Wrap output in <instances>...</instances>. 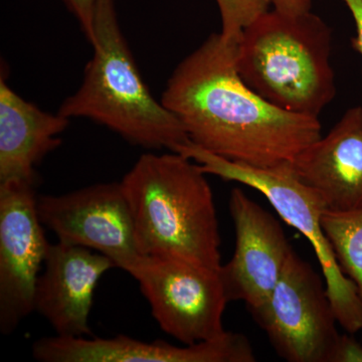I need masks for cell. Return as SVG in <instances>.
Instances as JSON below:
<instances>
[{
  "mask_svg": "<svg viewBox=\"0 0 362 362\" xmlns=\"http://www.w3.org/2000/svg\"><path fill=\"white\" fill-rule=\"evenodd\" d=\"M40 221L59 242L100 252L132 274L143 256L120 182L97 183L65 194L39 195Z\"/></svg>",
  "mask_w": 362,
  "mask_h": 362,
  "instance_id": "ba28073f",
  "label": "cell"
},
{
  "mask_svg": "<svg viewBox=\"0 0 362 362\" xmlns=\"http://www.w3.org/2000/svg\"><path fill=\"white\" fill-rule=\"evenodd\" d=\"M70 119L49 113L26 101L0 80V183L25 181L35 185V166L61 145Z\"/></svg>",
  "mask_w": 362,
  "mask_h": 362,
  "instance_id": "5bb4252c",
  "label": "cell"
},
{
  "mask_svg": "<svg viewBox=\"0 0 362 362\" xmlns=\"http://www.w3.org/2000/svg\"><path fill=\"white\" fill-rule=\"evenodd\" d=\"M237 49L238 42L211 33L178 64L160 101L206 151L254 168L292 163L322 136L320 121L251 89L238 71Z\"/></svg>",
  "mask_w": 362,
  "mask_h": 362,
  "instance_id": "6da1fadb",
  "label": "cell"
},
{
  "mask_svg": "<svg viewBox=\"0 0 362 362\" xmlns=\"http://www.w3.org/2000/svg\"><path fill=\"white\" fill-rule=\"evenodd\" d=\"M279 356L289 362H330L339 333L326 286L293 251L270 296L252 311Z\"/></svg>",
  "mask_w": 362,
  "mask_h": 362,
  "instance_id": "52a82bcc",
  "label": "cell"
},
{
  "mask_svg": "<svg viewBox=\"0 0 362 362\" xmlns=\"http://www.w3.org/2000/svg\"><path fill=\"white\" fill-rule=\"evenodd\" d=\"M162 330L183 344L223 337L228 303L220 270L183 259L143 256L131 274Z\"/></svg>",
  "mask_w": 362,
  "mask_h": 362,
  "instance_id": "8992f818",
  "label": "cell"
},
{
  "mask_svg": "<svg viewBox=\"0 0 362 362\" xmlns=\"http://www.w3.org/2000/svg\"><path fill=\"white\" fill-rule=\"evenodd\" d=\"M220 11L221 35L226 40L239 42L250 23L269 11L270 0H216Z\"/></svg>",
  "mask_w": 362,
  "mask_h": 362,
  "instance_id": "2e32d148",
  "label": "cell"
},
{
  "mask_svg": "<svg viewBox=\"0 0 362 362\" xmlns=\"http://www.w3.org/2000/svg\"><path fill=\"white\" fill-rule=\"evenodd\" d=\"M332 32L316 14L269 9L245 28L237 68L245 83L283 110L318 117L337 95Z\"/></svg>",
  "mask_w": 362,
  "mask_h": 362,
  "instance_id": "277c9868",
  "label": "cell"
},
{
  "mask_svg": "<svg viewBox=\"0 0 362 362\" xmlns=\"http://www.w3.org/2000/svg\"><path fill=\"white\" fill-rule=\"evenodd\" d=\"M33 356L40 362H254L251 343L240 333L226 331L216 339L185 344L146 342L117 335L112 338L64 337L37 340Z\"/></svg>",
  "mask_w": 362,
  "mask_h": 362,
  "instance_id": "8fae6325",
  "label": "cell"
},
{
  "mask_svg": "<svg viewBox=\"0 0 362 362\" xmlns=\"http://www.w3.org/2000/svg\"><path fill=\"white\" fill-rule=\"evenodd\" d=\"M206 173L168 151L142 154L121 180L142 256L171 257L220 270L221 235Z\"/></svg>",
  "mask_w": 362,
  "mask_h": 362,
  "instance_id": "7a4b0ae2",
  "label": "cell"
},
{
  "mask_svg": "<svg viewBox=\"0 0 362 362\" xmlns=\"http://www.w3.org/2000/svg\"><path fill=\"white\" fill-rule=\"evenodd\" d=\"M356 23V35L352 39V47L362 58V0H343Z\"/></svg>",
  "mask_w": 362,
  "mask_h": 362,
  "instance_id": "ffe728a7",
  "label": "cell"
},
{
  "mask_svg": "<svg viewBox=\"0 0 362 362\" xmlns=\"http://www.w3.org/2000/svg\"><path fill=\"white\" fill-rule=\"evenodd\" d=\"M116 268L108 257L84 247L49 244L35 292V311L56 335L89 337V316L98 282Z\"/></svg>",
  "mask_w": 362,
  "mask_h": 362,
  "instance_id": "7c38bea8",
  "label": "cell"
},
{
  "mask_svg": "<svg viewBox=\"0 0 362 362\" xmlns=\"http://www.w3.org/2000/svg\"><path fill=\"white\" fill-rule=\"evenodd\" d=\"M66 9L80 23L90 45L94 42V18L97 0H62Z\"/></svg>",
  "mask_w": 362,
  "mask_h": 362,
  "instance_id": "e0dca14e",
  "label": "cell"
},
{
  "mask_svg": "<svg viewBox=\"0 0 362 362\" xmlns=\"http://www.w3.org/2000/svg\"><path fill=\"white\" fill-rule=\"evenodd\" d=\"M291 164L300 180L320 195L327 211H361L362 106L349 108L327 135Z\"/></svg>",
  "mask_w": 362,
  "mask_h": 362,
  "instance_id": "4fadbf2b",
  "label": "cell"
},
{
  "mask_svg": "<svg viewBox=\"0 0 362 362\" xmlns=\"http://www.w3.org/2000/svg\"><path fill=\"white\" fill-rule=\"evenodd\" d=\"M330 362H362V345L349 334H340L331 354Z\"/></svg>",
  "mask_w": 362,
  "mask_h": 362,
  "instance_id": "ac0fdd59",
  "label": "cell"
},
{
  "mask_svg": "<svg viewBox=\"0 0 362 362\" xmlns=\"http://www.w3.org/2000/svg\"><path fill=\"white\" fill-rule=\"evenodd\" d=\"M177 152L197 162L206 175L235 181L261 192L279 216L310 243L337 322L351 334L362 330V299L358 290L356 283L343 273L324 233L322 216L327 209L320 195L300 180L291 163L254 168L216 156L192 142Z\"/></svg>",
  "mask_w": 362,
  "mask_h": 362,
  "instance_id": "5b68a950",
  "label": "cell"
},
{
  "mask_svg": "<svg viewBox=\"0 0 362 362\" xmlns=\"http://www.w3.org/2000/svg\"><path fill=\"white\" fill-rule=\"evenodd\" d=\"M273 9L287 16H301L310 13L312 0H270Z\"/></svg>",
  "mask_w": 362,
  "mask_h": 362,
  "instance_id": "d6986e66",
  "label": "cell"
},
{
  "mask_svg": "<svg viewBox=\"0 0 362 362\" xmlns=\"http://www.w3.org/2000/svg\"><path fill=\"white\" fill-rule=\"evenodd\" d=\"M228 207L235 247L220 276L228 301L244 302L252 312L270 296L293 250L275 216L240 188L230 192Z\"/></svg>",
  "mask_w": 362,
  "mask_h": 362,
  "instance_id": "30bf717a",
  "label": "cell"
},
{
  "mask_svg": "<svg viewBox=\"0 0 362 362\" xmlns=\"http://www.w3.org/2000/svg\"><path fill=\"white\" fill-rule=\"evenodd\" d=\"M322 226L340 268L356 283L362 299V209L350 213L325 211Z\"/></svg>",
  "mask_w": 362,
  "mask_h": 362,
  "instance_id": "9a60e30c",
  "label": "cell"
},
{
  "mask_svg": "<svg viewBox=\"0 0 362 362\" xmlns=\"http://www.w3.org/2000/svg\"><path fill=\"white\" fill-rule=\"evenodd\" d=\"M35 185L0 183V330L9 335L35 311V292L49 243Z\"/></svg>",
  "mask_w": 362,
  "mask_h": 362,
  "instance_id": "9c48e42d",
  "label": "cell"
},
{
  "mask_svg": "<svg viewBox=\"0 0 362 362\" xmlns=\"http://www.w3.org/2000/svg\"><path fill=\"white\" fill-rule=\"evenodd\" d=\"M93 56L58 113L105 126L126 141L177 152L190 142L177 117L152 96L123 35L115 0H97Z\"/></svg>",
  "mask_w": 362,
  "mask_h": 362,
  "instance_id": "3957f363",
  "label": "cell"
}]
</instances>
